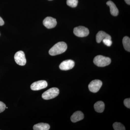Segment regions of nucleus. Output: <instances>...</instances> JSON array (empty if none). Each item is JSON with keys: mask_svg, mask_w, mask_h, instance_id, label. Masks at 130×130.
I'll return each mask as SVG.
<instances>
[{"mask_svg": "<svg viewBox=\"0 0 130 130\" xmlns=\"http://www.w3.org/2000/svg\"><path fill=\"white\" fill-rule=\"evenodd\" d=\"M73 32L75 36L80 37H85L89 35V31L88 28L83 26H79L74 28Z\"/></svg>", "mask_w": 130, "mask_h": 130, "instance_id": "obj_4", "label": "nucleus"}, {"mask_svg": "<svg viewBox=\"0 0 130 130\" xmlns=\"http://www.w3.org/2000/svg\"><path fill=\"white\" fill-rule=\"evenodd\" d=\"M6 108V105L4 103L0 101V113L5 111Z\"/></svg>", "mask_w": 130, "mask_h": 130, "instance_id": "obj_19", "label": "nucleus"}, {"mask_svg": "<svg viewBox=\"0 0 130 130\" xmlns=\"http://www.w3.org/2000/svg\"><path fill=\"white\" fill-rule=\"evenodd\" d=\"M5 24L4 21L3 19L0 17V26H2Z\"/></svg>", "mask_w": 130, "mask_h": 130, "instance_id": "obj_21", "label": "nucleus"}, {"mask_svg": "<svg viewBox=\"0 0 130 130\" xmlns=\"http://www.w3.org/2000/svg\"><path fill=\"white\" fill-rule=\"evenodd\" d=\"M59 93V89L56 88H51L43 93L42 96L44 100H50L56 97Z\"/></svg>", "mask_w": 130, "mask_h": 130, "instance_id": "obj_3", "label": "nucleus"}, {"mask_svg": "<svg viewBox=\"0 0 130 130\" xmlns=\"http://www.w3.org/2000/svg\"><path fill=\"white\" fill-rule=\"evenodd\" d=\"M43 25L48 29L54 28L57 24L56 19L51 17H47L43 20Z\"/></svg>", "mask_w": 130, "mask_h": 130, "instance_id": "obj_8", "label": "nucleus"}, {"mask_svg": "<svg viewBox=\"0 0 130 130\" xmlns=\"http://www.w3.org/2000/svg\"><path fill=\"white\" fill-rule=\"evenodd\" d=\"M48 1H52V0H48Z\"/></svg>", "mask_w": 130, "mask_h": 130, "instance_id": "obj_23", "label": "nucleus"}, {"mask_svg": "<svg viewBox=\"0 0 130 130\" xmlns=\"http://www.w3.org/2000/svg\"><path fill=\"white\" fill-rule=\"evenodd\" d=\"M50 129V126L47 123H40L33 126L34 130H48Z\"/></svg>", "mask_w": 130, "mask_h": 130, "instance_id": "obj_13", "label": "nucleus"}, {"mask_svg": "<svg viewBox=\"0 0 130 130\" xmlns=\"http://www.w3.org/2000/svg\"><path fill=\"white\" fill-rule=\"evenodd\" d=\"M95 64L99 67H104L108 66L111 63V59L108 57L98 55L95 57L93 60Z\"/></svg>", "mask_w": 130, "mask_h": 130, "instance_id": "obj_2", "label": "nucleus"}, {"mask_svg": "<svg viewBox=\"0 0 130 130\" xmlns=\"http://www.w3.org/2000/svg\"><path fill=\"white\" fill-rule=\"evenodd\" d=\"M105 105L102 101H98L94 105V108L96 112L102 113L103 112L105 109Z\"/></svg>", "mask_w": 130, "mask_h": 130, "instance_id": "obj_14", "label": "nucleus"}, {"mask_svg": "<svg viewBox=\"0 0 130 130\" xmlns=\"http://www.w3.org/2000/svg\"><path fill=\"white\" fill-rule=\"evenodd\" d=\"M113 127L115 130H125V128L124 125L120 123L115 122L113 125Z\"/></svg>", "mask_w": 130, "mask_h": 130, "instance_id": "obj_16", "label": "nucleus"}, {"mask_svg": "<svg viewBox=\"0 0 130 130\" xmlns=\"http://www.w3.org/2000/svg\"><path fill=\"white\" fill-rule=\"evenodd\" d=\"M84 117V115L82 112L80 111H77L72 115L71 117V119L73 123H76L83 119Z\"/></svg>", "mask_w": 130, "mask_h": 130, "instance_id": "obj_11", "label": "nucleus"}, {"mask_svg": "<svg viewBox=\"0 0 130 130\" xmlns=\"http://www.w3.org/2000/svg\"><path fill=\"white\" fill-rule=\"evenodd\" d=\"M102 83L99 79H95L90 82L89 84V90L93 93H96L102 86Z\"/></svg>", "mask_w": 130, "mask_h": 130, "instance_id": "obj_6", "label": "nucleus"}, {"mask_svg": "<svg viewBox=\"0 0 130 130\" xmlns=\"http://www.w3.org/2000/svg\"><path fill=\"white\" fill-rule=\"evenodd\" d=\"M67 5L71 7H76L78 3V0H67Z\"/></svg>", "mask_w": 130, "mask_h": 130, "instance_id": "obj_17", "label": "nucleus"}, {"mask_svg": "<svg viewBox=\"0 0 130 130\" xmlns=\"http://www.w3.org/2000/svg\"><path fill=\"white\" fill-rule=\"evenodd\" d=\"M67 44L64 42H59L52 47L49 51V54L51 56H55L63 53L66 51Z\"/></svg>", "mask_w": 130, "mask_h": 130, "instance_id": "obj_1", "label": "nucleus"}, {"mask_svg": "<svg viewBox=\"0 0 130 130\" xmlns=\"http://www.w3.org/2000/svg\"><path fill=\"white\" fill-rule=\"evenodd\" d=\"M14 58L15 62L21 66L25 65L26 60L23 51H20L17 52L14 55Z\"/></svg>", "mask_w": 130, "mask_h": 130, "instance_id": "obj_5", "label": "nucleus"}, {"mask_svg": "<svg viewBox=\"0 0 130 130\" xmlns=\"http://www.w3.org/2000/svg\"><path fill=\"white\" fill-rule=\"evenodd\" d=\"M107 5L110 8V12L113 16H117L119 14V10L116 5L112 1H109L106 3Z\"/></svg>", "mask_w": 130, "mask_h": 130, "instance_id": "obj_12", "label": "nucleus"}, {"mask_svg": "<svg viewBox=\"0 0 130 130\" xmlns=\"http://www.w3.org/2000/svg\"><path fill=\"white\" fill-rule=\"evenodd\" d=\"M124 104L128 108H130V99L129 98L126 99L124 100Z\"/></svg>", "mask_w": 130, "mask_h": 130, "instance_id": "obj_20", "label": "nucleus"}, {"mask_svg": "<svg viewBox=\"0 0 130 130\" xmlns=\"http://www.w3.org/2000/svg\"><path fill=\"white\" fill-rule=\"evenodd\" d=\"M74 62L71 60H67L63 61L59 66V68L63 71L71 70L74 67Z\"/></svg>", "mask_w": 130, "mask_h": 130, "instance_id": "obj_9", "label": "nucleus"}, {"mask_svg": "<svg viewBox=\"0 0 130 130\" xmlns=\"http://www.w3.org/2000/svg\"><path fill=\"white\" fill-rule=\"evenodd\" d=\"M103 43L107 46H110L112 45V41L111 40L109 39H105L103 40Z\"/></svg>", "mask_w": 130, "mask_h": 130, "instance_id": "obj_18", "label": "nucleus"}, {"mask_svg": "<svg viewBox=\"0 0 130 130\" xmlns=\"http://www.w3.org/2000/svg\"><path fill=\"white\" fill-rule=\"evenodd\" d=\"M125 2L128 5H130V0H124Z\"/></svg>", "mask_w": 130, "mask_h": 130, "instance_id": "obj_22", "label": "nucleus"}, {"mask_svg": "<svg viewBox=\"0 0 130 130\" xmlns=\"http://www.w3.org/2000/svg\"><path fill=\"white\" fill-rule=\"evenodd\" d=\"M96 42L98 43H100L104 39H109L111 40V37L110 35L102 31H100L98 32L96 35Z\"/></svg>", "mask_w": 130, "mask_h": 130, "instance_id": "obj_10", "label": "nucleus"}, {"mask_svg": "<svg viewBox=\"0 0 130 130\" xmlns=\"http://www.w3.org/2000/svg\"><path fill=\"white\" fill-rule=\"evenodd\" d=\"M123 46L126 51H130V39L128 37L126 36L123 38Z\"/></svg>", "mask_w": 130, "mask_h": 130, "instance_id": "obj_15", "label": "nucleus"}, {"mask_svg": "<svg viewBox=\"0 0 130 130\" xmlns=\"http://www.w3.org/2000/svg\"><path fill=\"white\" fill-rule=\"evenodd\" d=\"M47 85L46 81L40 80L33 83L31 85L30 88L32 90H39L46 88Z\"/></svg>", "mask_w": 130, "mask_h": 130, "instance_id": "obj_7", "label": "nucleus"}]
</instances>
